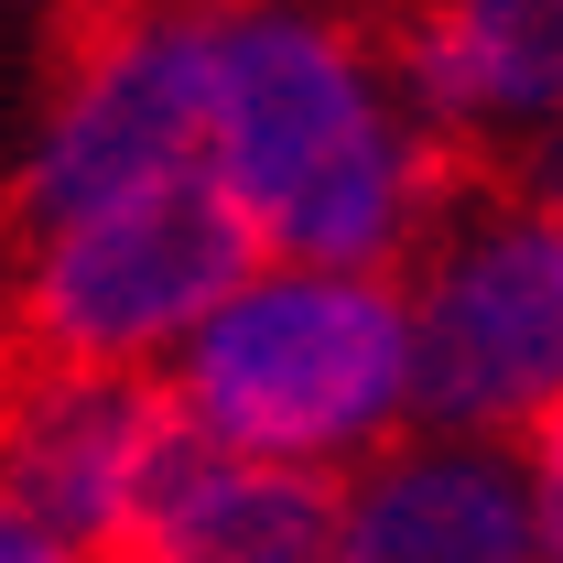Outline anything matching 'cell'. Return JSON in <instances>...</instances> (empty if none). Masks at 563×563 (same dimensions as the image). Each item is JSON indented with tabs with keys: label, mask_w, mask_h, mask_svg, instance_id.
<instances>
[{
	"label": "cell",
	"mask_w": 563,
	"mask_h": 563,
	"mask_svg": "<svg viewBox=\"0 0 563 563\" xmlns=\"http://www.w3.org/2000/svg\"><path fill=\"white\" fill-rule=\"evenodd\" d=\"M250 272H261V239L217 196V174H174V185L87 217V228H55L33 261L22 325L55 368H131L141 347L207 325Z\"/></svg>",
	"instance_id": "obj_3"
},
{
	"label": "cell",
	"mask_w": 563,
	"mask_h": 563,
	"mask_svg": "<svg viewBox=\"0 0 563 563\" xmlns=\"http://www.w3.org/2000/svg\"><path fill=\"white\" fill-rule=\"evenodd\" d=\"M563 379V239L553 217H498L401 303V401L444 433H520Z\"/></svg>",
	"instance_id": "obj_4"
},
{
	"label": "cell",
	"mask_w": 563,
	"mask_h": 563,
	"mask_svg": "<svg viewBox=\"0 0 563 563\" xmlns=\"http://www.w3.org/2000/svg\"><path fill=\"white\" fill-rule=\"evenodd\" d=\"M563 0H433L412 22V87L433 120H542Z\"/></svg>",
	"instance_id": "obj_9"
},
{
	"label": "cell",
	"mask_w": 563,
	"mask_h": 563,
	"mask_svg": "<svg viewBox=\"0 0 563 563\" xmlns=\"http://www.w3.org/2000/svg\"><path fill=\"white\" fill-rule=\"evenodd\" d=\"M0 563H76V553H66V542H44V531H33V520L0 498Z\"/></svg>",
	"instance_id": "obj_10"
},
{
	"label": "cell",
	"mask_w": 563,
	"mask_h": 563,
	"mask_svg": "<svg viewBox=\"0 0 563 563\" xmlns=\"http://www.w3.org/2000/svg\"><path fill=\"white\" fill-rule=\"evenodd\" d=\"M207 174L292 272H368L412 207V152L357 55L303 11L207 22Z\"/></svg>",
	"instance_id": "obj_1"
},
{
	"label": "cell",
	"mask_w": 563,
	"mask_h": 563,
	"mask_svg": "<svg viewBox=\"0 0 563 563\" xmlns=\"http://www.w3.org/2000/svg\"><path fill=\"white\" fill-rule=\"evenodd\" d=\"M174 401L228 455H272V466H314L336 444H368L401 412V292L368 272L239 282L196 325Z\"/></svg>",
	"instance_id": "obj_2"
},
{
	"label": "cell",
	"mask_w": 563,
	"mask_h": 563,
	"mask_svg": "<svg viewBox=\"0 0 563 563\" xmlns=\"http://www.w3.org/2000/svg\"><path fill=\"white\" fill-rule=\"evenodd\" d=\"M347 488L325 466H272V455H228L185 401L141 433L131 488L98 563H325Z\"/></svg>",
	"instance_id": "obj_6"
},
{
	"label": "cell",
	"mask_w": 563,
	"mask_h": 563,
	"mask_svg": "<svg viewBox=\"0 0 563 563\" xmlns=\"http://www.w3.org/2000/svg\"><path fill=\"white\" fill-rule=\"evenodd\" d=\"M163 401H174V379H141V368H55V379L11 390V412H0V498L44 542L98 553Z\"/></svg>",
	"instance_id": "obj_7"
},
{
	"label": "cell",
	"mask_w": 563,
	"mask_h": 563,
	"mask_svg": "<svg viewBox=\"0 0 563 563\" xmlns=\"http://www.w3.org/2000/svg\"><path fill=\"white\" fill-rule=\"evenodd\" d=\"M174 174H207V22L120 33L76 76V98L55 109V131L22 174V217L55 239V228H87Z\"/></svg>",
	"instance_id": "obj_5"
},
{
	"label": "cell",
	"mask_w": 563,
	"mask_h": 563,
	"mask_svg": "<svg viewBox=\"0 0 563 563\" xmlns=\"http://www.w3.org/2000/svg\"><path fill=\"white\" fill-rule=\"evenodd\" d=\"M325 563H553V488L488 444H433L336 509Z\"/></svg>",
	"instance_id": "obj_8"
}]
</instances>
